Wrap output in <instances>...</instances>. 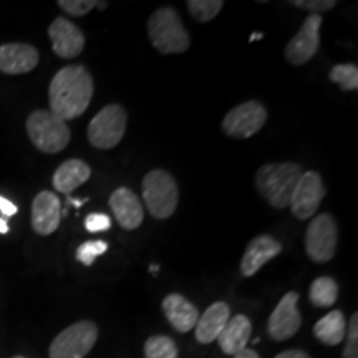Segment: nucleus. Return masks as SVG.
Masks as SVG:
<instances>
[{
	"mask_svg": "<svg viewBox=\"0 0 358 358\" xmlns=\"http://www.w3.org/2000/svg\"><path fill=\"white\" fill-rule=\"evenodd\" d=\"M93 78L83 65H69L52 78L48 88L50 111L66 123L82 116L92 101Z\"/></svg>",
	"mask_w": 358,
	"mask_h": 358,
	"instance_id": "nucleus-1",
	"label": "nucleus"
},
{
	"mask_svg": "<svg viewBox=\"0 0 358 358\" xmlns=\"http://www.w3.org/2000/svg\"><path fill=\"white\" fill-rule=\"evenodd\" d=\"M303 169L297 163H267L257 169V192L272 208L284 209L290 204L292 192Z\"/></svg>",
	"mask_w": 358,
	"mask_h": 358,
	"instance_id": "nucleus-2",
	"label": "nucleus"
},
{
	"mask_svg": "<svg viewBox=\"0 0 358 358\" xmlns=\"http://www.w3.org/2000/svg\"><path fill=\"white\" fill-rule=\"evenodd\" d=\"M148 35L156 50L171 55L189 48V34L173 7H161L148 20Z\"/></svg>",
	"mask_w": 358,
	"mask_h": 358,
	"instance_id": "nucleus-3",
	"label": "nucleus"
},
{
	"mask_svg": "<svg viewBox=\"0 0 358 358\" xmlns=\"http://www.w3.org/2000/svg\"><path fill=\"white\" fill-rule=\"evenodd\" d=\"M27 133L30 141L42 153H60L70 143V129L64 120L50 110H37L27 118Z\"/></svg>",
	"mask_w": 358,
	"mask_h": 358,
	"instance_id": "nucleus-4",
	"label": "nucleus"
},
{
	"mask_svg": "<svg viewBox=\"0 0 358 358\" xmlns=\"http://www.w3.org/2000/svg\"><path fill=\"white\" fill-rule=\"evenodd\" d=\"M178 199L176 179L164 169H153L143 179V201L153 217H171L176 211Z\"/></svg>",
	"mask_w": 358,
	"mask_h": 358,
	"instance_id": "nucleus-5",
	"label": "nucleus"
},
{
	"mask_svg": "<svg viewBox=\"0 0 358 358\" xmlns=\"http://www.w3.org/2000/svg\"><path fill=\"white\" fill-rule=\"evenodd\" d=\"M128 115L122 105H106L88 124V141L98 150H113L127 133Z\"/></svg>",
	"mask_w": 358,
	"mask_h": 358,
	"instance_id": "nucleus-6",
	"label": "nucleus"
},
{
	"mask_svg": "<svg viewBox=\"0 0 358 358\" xmlns=\"http://www.w3.org/2000/svg\"><path fill=\"white\" fill-rule=\"evenodd\" d=\"M98 327L90 320H82L66 327L53 338L50 358H85L96 343Z\"/></svg>",
	"mask_w": 358,
	"mask_h": 358,
	"instance_id": "nucleus-7",
	"label": "nucleus"
},
{
	"mask_svg": "<svg viewBox=\"0 0 358 358\" xmlns=\"http://www.w3.org/2000/svg\"><path fill=\"white\" fill-rule=\"evenodd\" d=\"M338 231L330 214H319L308 224L306 232L307 256L317 264L332 261L337 250Z\"/></svg>",
	"mask_w": 358,
	"mask_h": 358,
	"instance_id": "nucleus-8",
	"label": "nucleus"
},
{
	"mask_svg": "<svg viewBox=\"0 0 358 358\" xmlns=\"http://www.w3.org/2000/svg\"><path fill=\"white\" fill-rule=\"evenodd\" d=\"M267 122V110L261 101L250 100L232 108L222 120V131L231 138L254 136Z\"/></svg>",
	"mask_w": 358,
	"mask_h": 358,
	"instance_id": "nucleus-9",
	"label": "nucleus"
},
{
	"mask_svg": "<svg viewBox=\"0 0 358 358\" xmlns=\"http://www.w3.org/2000/svg\"><path fill=\"white\" fill-rule=\"evenodd\" d=\"M322 15L317 13H310L299 32L294 35V38L290 40L284 50V57L289 64L295 66L306 65L307 62H310L315 53L319 52L320 47V25H322Z\"/></svg>",
	"mask_w": 358,
	"mask_h": 358,
	"instance_id": "nucleus-10",
	"label": "nucleus"
},
{
	"mask_svg": "<svg viewBox=\"0 0 358 358\" xmlns=\"http://www.w3.org/2000/svg\"><path fill=\"white\" fill-rule=\"evenodd\" d=\"M324 198L325 186L320 174L317 171H303L292 192L289 208L292 209L295 217L306 221V219L315 216L317 209H319Z\"/></svg>",
	"mask_w": 358,
	"mask_h": 358,
	"instance_id": "nucleus-11",
	"label": "nucleus"
},
{
	"mask_svg": "<svg viewBox=\"0 0 358 358\" xmlns=\"http://www.w3.org/2000/svg\"><path fill=\"white\" fill-rule=\"evenodd\" d=\"M299 294L287 292L277 303L274 312L271 313L267 322L268 335L277 342L292 338L302 325V317L299 312Z\"/></svg>",
	"mask_w": 358,
	"mask_h": 358,
	"instance_id": "nucleus-12",
	"label": "nucleus"
},
{
	"mask_svg": "<svg viewBox=\"0 0 358 358\" xmlns=\"http://www.w3.org/2000/svg\"><path fill=\"white\" fill-rule=\"evenodd\" d=\"M48 37L52 40V48L58 57L75 58L83 52L85 35L73 22L65 17H57L48 27Z\"/></svg>",
	"mask_w": 358,
	"mask_h": 358,
	"instance_id": "nucleus-13",
	"label": "nucleus"
},
{
	"mask_svg": "<svg viewBox=\"0 0 358 358\" xmlns=\"http://www.w3.org/2000/svg\"><path fill=\"white\" fill-rule=\"evenodd\" d=\"M62 221V204L55 192L42 191L32 203V227L40 236H50Z\"/></svg>",
	"mask_w": 358,
	"mask_h": 358,
	"instance_id": "nucleus-14",
	"label": "nucleus"
},
{
	"mask_svg": "<svg viewBox=\"0 0 358 358\" xmlns=\"http://www.w3.org/2000/svg\"><path fill=\"white\" fill-rule=\"evenodd\" d=\"M110 208L120 226L127 231L138 229L145 219V209L140 203V198L128 187H118L111 192Z\"/></svg>",
	"mask_w": 358,
	"mask_h": 358,
	"instance_id": "nucleus-15",
	"label": "nucleus"
},
{
	"mask_svg": "<svg viewBox=\"0 0 358 358\" xmlns=\"http://www.w3.org/2000/svg\"><path fill=\"white\" fill-rule=\"evenodd\" d=\"M282 252V244L268 234H261L250 241L241 261V272L244 277H252L259 268Z\"/></svg>",
	"mask_w": 358,
	"mask_h": 358,
	"instance_id": "nucleus-16",
	"label": "nucleus"
},
{
	"mask_svg": "<svg viewBox=\"0 0 358 358\" xmlns=\"http://www.w3.org/2000/svg\"><path fill=\"white\" fill-rule=\"evenodd\" d=\"M38 52L32 45L6 43L0 47V71L7 75H22L38 65Z\"/></svg>",
	"mask_w": 358,
	"mask_h": 358,
	"instance_id": "nucleus-17",
	"label": "nucleus"
},
{
	"mask_svg": "<svg viewBox=\"0 0 358 358\" xmlns=\"http://www.w3.org/2000/svg\"><path fill=\"white\" fill-rule=\"evenodd\" d=\"M163 312L178 332H189L198 324L199 310L179 294H169L163 301Z\"/></svg>",
	"mask_w": 358,
	"mask_h": 358,
	"instance_id": "nucleus-18",
	"label": "nucleus"
},
{
	"mask_svg": "<svg viewBox=\"0 0 358 358\" xmlns=\"http://www.w3.org/2000/svg\"><path fill=\"white\" fill-rule=\"evenodd\" d=\"M250 334H252V325L248 317L241 315V313L231 317L217 337L219 347L226 355H236L248 348Z\"/></svg>",
	"mask_w": 358,
	"mask_h": 358,
	"instance_id": "nucleus-19",
	"label": "nucleus"
},
{
	"mask_svg": "<svg viewBox=\"0 0 358 358\" xmlns=\"http://www.w3.org/2000/svg\"><path fill=\"white\" fill-rule=\"evenodd\" d=\"M231 319V308L226 302H216L199 315L198 324H196V340L199 343H211L217 340L219 334L226 327Z\"/></svg>",
	"mask_w": 358,
	"mask_h": 358,
	"instance_id": "nucleus-20",
	"label": "nucleus"
},
{
	"mask_svg": "<svg viewBox=\"0 0 358 358\" xmlns=\"http://www.w3.org/2000/svg\"><path fill=\"white\" fill-rule=\"evenodd\" d=\"M92 176V169L85 161L82 159H69L65 163H62L57 168L55 174H53V187L58 192H64V194H70L77 187H80L88 181Z\"/></svg>",
	"mask_w": 358,
	"mask_h": 358,
	"instance_id": "nucleus-21",
	"label": "nucleus"
},
{
	"mask_svg": "<svg viewBox=\"0 0 358 358\" xmlns=\"http://www.w3.org/2000/svg\"><path fill=\"white\" fill-rule=\"evenodd\" d=\"M347 334V320L342 310H334L317 322L313 327V335L325 345H338Z\"/></svg>",
	"mask_w": 358,
	"mask_h": 358,
	"instance_id": "nucleus-22",
	"label": "nucleus"
},
{
	"mask_svg": "<svg viewBox=\"0 0 358 358\" xmlns=\"http://www.w3.org/2000/svg\"><path fill=\"white\" fill-rule=\"evenodd\" d=\"M308 297L315 307H332L338 299V284L332 277H319L312 282Z\"/></svg>",
	"mask_w": 358,
	"mask_h": 358,
	"instance_id": "nucleus-23",
	"label": "nucleus"
},
{
	"mask_svg": "<svg viewBox=\"0 0 358 358\" xmlns=\"http://www.w3.org/2000/svg\"><path fill=\"white\" fill-rule=\"evenodd\" d=\"M146 358H178V347L171 337L153 335L145 343Z\"/></svg>",
	"mask_w": 358,
	"mask_h": 358,
	"instance_id": "nucleus-24",
	"label": "nucleus"
},
{
	"mask_svg": "<svg viewBox=\"0 0 358 358\" xmlns=\"http://www.w3.org/2000/svg\"><path fill=\"white\" fill-rule=\"evenodd\" d=\"M330 80L337 83L343 92H355L358 90V66L353 64L335 65L329 73Z\"/></svg>",
	"mask_w": 358,
	"mask_h": 358,
	"instance_id": "nucleus-25",
	"label": "nucleus"
},
{
	"mask_svg": "<svg viewBox=\"0 0 358 358\" xmlns=\"http://www.w3.org/2000/svg\"><path fill=\"white\" fill-rule=\"evenodd\" d=\"M191 17L198 22H211L224 7L222 0H189L186 3Z\"/></svg>",
	"mask_w": 358,
	"mask_h": 358,
	"instance_id": "nucleus-26",
	"label": "nucleus"
},
{
	"mask_svg": "<svg viewBox=\"0 0 358 358\" xmlns=\"http://www.w3.org/2000/svg\"><path fill=\"white\" fill-rule=\"evenodd\" d=\"M108 250V244L105 241H87L77 249V261H80L83 266H92L96 261L98 256L105 254Z\"/></svg>",
	"mask_w": 358,
	"mask_h": 358,
	"instance_id": "nucleus-27",
	"label": "nucleus"
},
{
	"mask_svg": "<svg viewBox=\"0 0 358 358\" xmlns=\"http://www.w3.org/2000/svg\"><path fill=\"white\" fill-rule=\"evenodd\" d=\"M96 0H60L58 6L73 17H83L96 7Z\"/></svg>",
	"mask_w": 358,
	"mask_h": 358,
	"instance_id": "nucleus-28",
	"label": "nucleus"
},
{
	"mask_svg": "<svg viewBox=\"0 0 358 358\" xmlns=\"http://www.w3.org/2000/svg\"><path fill=\"white\" fill-rule=\"evenodd\" d=\"M347 343L343 350V358H358V315H352L350 324L347 325Z\"/></svg>",
	"mask_w": 358,
	"mask_h": 358,
	"instance_id": "nucleus-29",
	"label": "nucleus"
},
{
	"mask_svg": "<svg viewBox=\"0 0 358 358\" xmlns=\"http://www.w3.org/2000/svg\"><path fill=\"white\" fill-rule=\"evenodd\" d=\"M290 3L299 8H303V10L317 13V15H320L322 12L332 10V8L337 6L335 0H292Z\"/></svg>",
	"mask_w": 358,
	"mask_h": 358,
	"instance_id": "nucleus-30",
	"label": "nucleus"
},
{
	"mask_svg": "<svg viewBox=\"0 0 358 358\" xmlns=\"http://www.w3.org/2000/svg\"><path fill=\"white\" fill-rule=\"evenodd\" d=\"M111 227V219L103 213H92L85 219V229L88 232H103Z\"/></svg>",
	"mask_w": 358,
	"mask_h": 358,
	"instance_id": "nucleus-31",
	"label": "nucleus"
},
{
	"mask_svg": "<svg viewBox=\"0 0 358 358\" xmlns=\"http://www.w3.org/2000/svg\"><path fill=\"white\" fill-rule=\"evenodd\" d=\"M17 211V206L12 203V201H8L7 198H3V196H0V213L3 214L6 217H10V216H15Z\"/></svg>",
	"mask_w": 358,
	"mask_h": 358,
	"instance_id": "nucleus-32",
	"label": "nucleus"
},
{
	"mask_svg": "<svg viewBox=\"0 0 358 358\" xmlns=\"http://www.w3.org/2000/svg\"><path fill=\"white\" fill-rule=\"evenodd\" d=\"M274 358H310V357H308L307 352H302V350H285Z\"/></svg>",
	"mask_w": 358,
	"mask_h": 358,
	"instance_id": "nucleus-33",
	"label": "nucleus"
},
{
	"mask_svg": "<svg viewBox=\"0 0 358 358\" xmlns=\"http://www.w3.org/2000/svg\"><path fill=\"white\" fill-rule=\"evenodd\" d=\"M234 358H261L257 355V352H254L252 348H244L243 352L236 353Z\"/></svg>",
	"mask_w": 358,
	"mask_h": 358,
	"instance_id": "nucleus-34",
	"label": "nucleus"
},
{
	"mask_svg": "<svg viewBox=\"0 0 358 358\" xmlns=\"http://www.w3.org/2000/svg\"><path fill=\"white\" fill-rule=\"evenodd\" d=\"M8 232V224H7V219H2L0 217V234H7Z\"/></svg>",
	"mask_w": 358,
	"mask_h": 358,
	"instance_id": "nucleus-35",
	"label": "nucleus"
},
{
	"mask_svg": "<svg viewBox=\"0 0 358 358\" xmlns=\"http://www.w3.org/2000/svg\"><path fill=\"white\" fill-rule=\"evenodd\" d=\"M88 199H71V198H69V204H73L75 208H80V206H82L83 203H87Z\"/></svg>",
	"mask_w": 358,
	"mask_h": 358,
	"instance_id": "nucleus-36",
	"label": "nucleus"
},
{
	"mask_svg": "<svg viewBox=\"0 0 358 358\" xmlns=\"http://www.w3.org/2000/svg\"><path fill=\"white\" fill-rule=\"evenodd\" d=\"M262 37H264V35L261 32H254L252 35H250L249 40H250V42H254V40H261Z\"/></svg>",
	"mask_w": 358,
	"mask_h": 358,
	"instance_id": "nucleus-37",
	"label": "nucleus"
},
{
	"mask_svg": "<svg viewBox=\"0 0 358 358\" xmlns=\"http://www.w3.org/2000/svg\"><path fill=\"white\" fill-rule=\"evenodd\" d=\"M106 7H108V2H98L96 3V8H101V10H105Z\"/></svg>",
	"mask_w": 358,
	"mask_h": 358,
	"instance_id": "nucleus-38",
	"label": "nucleus"
},
{
	"mask_svg": "<svg viewBox=\"0 0 358 358\" xmlns=\"http://www.w3.org/2000/svg\"><path fill=\"white\" fill-rule=\"evenodd\" d=\"M158 268H159L158 266H150V271L155 272V274H156V272H158Z\"/></svg>",
	"mask_w": 358,
	"mask_h": 358,
	"instance_id": "nucleus-39",
	"label": "nucleus"
},
{
	"mask_svg": "<svg viewBox=\"0 0 358 358\" xmlns=\"http://www.w3.org/2000/svg\"><path fill=\"white\" fill-rule=\"evenodd\" d=\"M12 358H25V357H12Z\"/></svg>",
	"mask_w": 358,
	"mask_h": 358,
	"instance_id": "nucleus-40",
	"label": "nucleus"
}]
</instances>
